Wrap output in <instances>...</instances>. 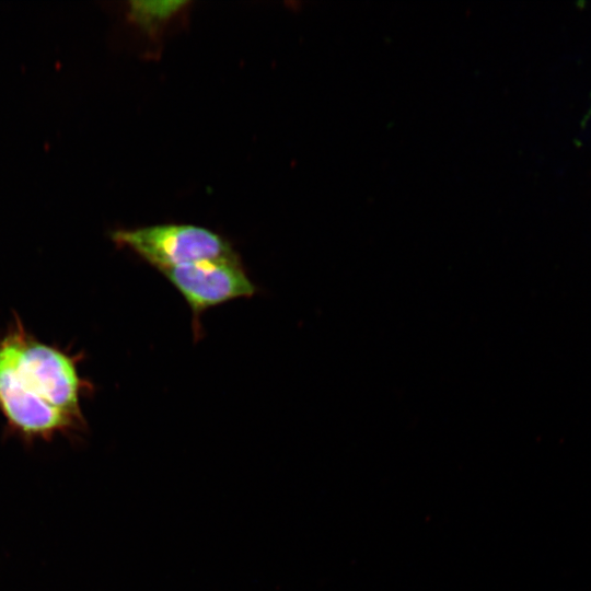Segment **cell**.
<instances>
[{
	"instance_id": "6da1fadb",
	"label": "cell",
	"mask_w": 591,
	"mask_h": 591,
	"mask_svg": "<svg viewBox=\"0 0 591 591\" xmlns=\"http://www.w3.org/2000/svg\"><path fill=\"white\" fill-rule=\"evenodd\" d=\"M117 245L127 247L160 273L202 260L239 257L218 233L193 224L164 223L113 233Z\"/></svg>"
},
{
	"instance_id": "7a4b0ae2",
	"label": "cell",
	"mask_w": 591,
	"mask_h": 591,
	"mask_svg": "<svg viewBox=\"0 0 591 591\" xmlns=\"http://www.w3.org/2000/svg\"><path fill=\"white\" fill-rule=\"evenodd\" d=\"M15 366L26 385L46 403L82 422V380L76 363L65 352L16 328L8 335Z\"/></svg>"
},
{
	"instance_id": "3957f363",
	"label": "cell",
	"mask_w": 591,
	"mask_h": 591,
	"mask_svg": "<svg viewBox=\"0 0 591 591\" xmlns=\"http://www.w3.org/2000/svg\"><path fill=\"white\" fill-rule=\"evenodd\" d=\"M0 410L12 431L24 441L50 440L81 422L58 410L34 393L20 375L9 337L0 341Z\"/></svg>"
},
{
	"instance_id": "277c9868",
	"label": "cell",
	"mask_w": 591,
	"mask_h": 591,
	"mask_svg": "<svg viewBox=\"0 0 591 591\" xmlns=\"http://www.w3.org/2000/svg\"><path fill=\"white\" fill-rule=\"evenodd\" d=\"M161 274L189 305L195 335L200 332V315L206 310L234 299L251 298L257 291L240 256L182 265Z\"/></svg>"
},
{
	"instance_id": "5b68a950",
	"label": "cell",
	"mask_w": 591,
	"mask_h": 591,
	"mask_svg": "<svg viewBox=\"0 0 591 591\" xmlns=\"http://www.w3.org/2000/svg\"><path fill=\"white\" fill-rule=\"evenodd\" d=\"M186 1H134L130 2V16L139 25L152 28L177 13Z\"/></svg>"
}]
</instances>
